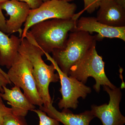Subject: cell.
<instances>
[{"mask_svg": "<svg viewBox=\"0 0 125 125\" xmlns=\"http://www.w3.org/2000/svg\"><path fill=\"white\" fill-rule=\"evenodd\" d=\"M83 12L68 19H54L42 21L31 26L28 32L43 52L49 54L54 49L64 47L69 32L74 30L76 21Z\"/></svg>", "mask_w": 125, "mask_h": 125, "instance_id": "cell-1", "label": "cell"}, {"mask_svg": "<svg viewBox=\"0 0 125 125\" xmlns=\"http://www.w3.org/2000/svg\"><path fill=\"white\" fill-rule=\"evenodd\" d=\"M19 53L26 57L32 64V73L43 106H47L52 103L49 85L51 83L59 81V75L55 73V68L52 63L47 64L43 60L44 52L34 42L28 32L25 38L21 40Z\"/></svg>", "mask_w": 125, "mask_h": 125, "instance_id": "cell-2", "label": "cell"}, {"mask_svg": "<svg viewBox=\"0 0 125 125\" xmlns=\"http://www.w3.org/2000/svg\"><path fill=\"white\" fill-rule=\"evenodd\" d=\"M96 36L88 32L74 31L69 34L64 47L52 52V58L60 69L68 75L70 69L94 44Z\"/></svg>", "mask_w": 125, "mask_h": 125, "instance_id": "cell-3", "label": "cell"}, {"mask_svg": "<svg viewBox=\"0 0 125 125\" xmlns=\"http://www.w3.org/2000/svg\"><path fill=\"white\" fill-rule=\"evenodd\" d=\"M96 44L92 46L86 53L70 69L68 76L85 84L90 77L93 78L96 83L93 88L99 93L101 85L111 89L116 88L108 79L105 74V63L102 56L98 54Z\"/></svg>", "mask_w": 125, "mask_h": 125, "instance_id": "cell-4", "label": "cell"}, {"mask_svg": "<svg viewBox=\"0 0 125 125\" xmlns=\"http://www.w3.org/2000/svg\"><path fill=\"white\" fill-rule=\"evenodd\" d=\"M32 66L25 56L18 53L7 73L11 83L23 90L24 94L34 105H43L32 73Z\"/></svg>", "mask_w": 125, "mask_h": 125, "instance_id": "cell-5", "label": "cell"}, {"mask_svg": "<svg viewBox=\"0 0 125 125\" xmlns=\"http://www.w3.org/2000/svg\"><path fill=\"white\" fill-rule=\"evenodd\" d=\"M77 9L74 3L58 0H50L43 2L40 7L30 10L24 23L21 40L25 38L31 26L36 23L54 19H68L73 18Z\"/></svg>", "mask_w": 125, "mask_h": 125, "instance_id": "cell-6", "label": "cell"}, {"mask_svg": "<svg viewBox=\"0 0 125 125\" xmlns=\"http://www.w3.org/2000/svg\"><path fill=\"white\" fill-rule=\"evenodd\" d=\"M43 52L47 60L54 65L60 78L61 84L60 92L62 98L58 103V107L60 109H76L79 103L78 99L86 98L88 94L92 92V89L85 84L63 73L49 54Z\"/></svg>", "mask_w": 125, "mask_h": 125, "instance_id": "cell-7", "label": "cell"}, {"mask_svg": "<svg viewBox=\"0 0 125 125\" xmlns=\"http://www.w3.org/2000/svg\"><path fill=\"white\" fill-rule=\"evenodd\" d=\"M103 88L109 95V102L99 106L92 105V114L101 121L103 125H124L125 117L120 109L122 97L120 89L117 87L111 89L106 85L103 86Z\"/></svg>", "mask_w": 125, "mask_h": 125, "instance_id": "cell-8", "label": "cell"}, {"mask_svg": "<svg viewBox=\"0 0 125 125\" xmlns=\"http://www.w3.org/2000/svg\"><path fill=\"white\" fill-rule=\"evenodd\" d=\"M74 31H85L91 34L95 32L97 33L95 35L97 41L107 38H118L125 41V27L108 26L99 22L95 17H81L76 21Z\"/></svg>", "mask_w": 125, "mask_h": 125, "instance_id": "cell-9", "label": "cell"}, {"mask_svg": "<svg viewBox=\"0 0 125 125\" xmlns=\"http://www.w3.org/2000/svg\"><path fill=\"white\" fill-rule=\"evenodd\" d=\"M0 6L10 16L6 20L5 33L10 35L18 32L21 38L23 32L21 27L27 20L31 10L28 5L17 0H9L0 4Z\"/></svg>", "mask_w": 125, "mask_h": 125, "instance_id": "cell-10", "label": "cell"}, {"mask_svg": "<svg viewBox=\"0 0 125 125\" xmlns=\"http://www.w3.org/2000/svg\"><path fill=\"white\" fill-rule=\"evenodd\" d=\"M39 109L48 116L55 119L64 125H90L95 118L91 111H86L79 114H73L69 109L59 112L51 104L47 106L39 107Z\"/></svg>", "mask_w": 125, "mask_h": 125, "instance_id": "cell-11", "label": "cell"}, {"mask_svg": "<svg viewBox=\"0 0 125 125\" xmlns=\"http://www.w3.org/2000/svg\"><path fill=\"white\" fill-rule=\"evenodd\" d=\"M3 92H0L2 99L7 101V104L11 106L12 114L25 117L29 111H32L36 106L29 100L20 88L14 86L10 89L6 86L3 87Z\"/></svg>", "mask_w": 125, "mask_h": 125, "instance_id": "cell-12", "label": "cell"}, {"mask_svg": "<svg viewBox=\"0 0 125 125\" xmlns=\"http://www.w3.org/2000/svg\"><path fill=\"white\" fill-rule=\"evenodd\" d=\"M96 17L99 22L114 27H125V10L113 0H101Z\"/></svg>", "mask_w": 125, "mask_h": 125, "instance_id": "cell-13", "label": "cell"}, {"mask_svg": "<svg viewBox=\"0 0 125 125\" xmlns=\"http://www.w3.org/2000/svg\"><path fill=\"white\" fill-rule=\"evenodd\" d=\"M21 39L15 35H8L0 30V65L10 69L13 64L19 50Z\"/></svg>", "mask_w": 125, "mask_h": 125, "instance_id": "cell-14", "label": "cell"}, {"mask_svg": "<svg viewBox=\"0 0 125 125\" xmlns=\"http://www.w3.org/2000/svg\"><path fill=\"white\" fill-rule=\"evenodd\" d=\"M3 125H28L24 117L16 115L11 113L4 117Z\"/></svg>", "mask_w": 125, "mask_h": 125, "instance_id": "cell-15", "label": "cell"}, {"mask_svg": "<svg viewBox=\"0 0 125 125\" xmlns=\"http://www.w3.org/2000/svg\"><path fill=\"white\" fill-rule=\"evenodd\" d=\"M32 111L38 116L39 119V125H60L59 121L48 116L46 113L40 109H34Z\"/></svg>", "mask_w": 125, "mask_h": 125, "instance_id": "cell-16", "label": "cell"}, {"mask_svg": "<svg viewBox=\"0 0 125 125\" xmlns=\"http://www.w3.org/2000/svg\"><path fill=\"white\" fill-rule=\"evenodd\" d=\"M101 0H83L84 10L92 14L99 8Z\"/></svg>", "mask_w": 125, "mask_h": 125, "instance_id": "cell-17", "label": "cell"}, {"mask_svg": "<svg viewBox=\"0 0 125 125\" xmlns=\"http://www.w3.org/2000/svg\"><path fill=\"white\" fill-rule=\"evenodd\" d=\"M11 113V108L5 105L0 95V125H3L4 117Z\"/></svg>", "mask_w": 125, "mask_h": 125, "instance_id": "cell-18", "label": "cell"}, {"mask_svg": "<svg viewBox=\"0 0 125 125\" xmlns=\"http://www.w3.org/2000/svg\"><path fill=\"white\" fill-rule=\"evenodd\" d=\"M18 1L25 2L28 5L31 10H34L40 7L43 2L42 0H17Z\"/></svg>", "mask_w": 125, "mask_h": 125, "instance_id": "cell-19", "label": "cell"}, {"mask_svg": "<svg viewBox=\"0 0 125 125\" xmlns=\"http://www.w3.org/2000/svg\"><path fill=\"white\" fill-rule=\"evenodd\" d=\"M11 82L5 77L4 75L0 72V92H3V87L8 84H11Z\"/></svg>", "mask_w": 125, "mask_h": 125, "instance_id": "cell-20", "label": "cell"}, {"mask_svg": "<svg viewBox=\"0 0 125 125\" xmlns=\"http://www.w3.org/2000/svg\"><path fill=\"white\" fill-rule=\"evenodd\" d=\"M2 10L0 6V30L5 33L6 20L2 13Z\"/></svg>", "mask_w": 125, "mask_h": 125, "instance_id": "cell-21", "label": "cell"}, {"mask_svg": "<svg viewBox=\"0 0 125 125\" xmlns=\"http://www.w3.org/2000/svg\"><path fill=\"white\" fill-rule=\"evenodd\" d=\"M115 3L125 10V0H113Z\"/></svg>", "mask_w": 125, "mask_h": 125, "instance_id": "cell-22", "label": "cell"}, {"mask_svg": "<svg viewBox=\"0 0 125 125\" xmlns=\"http://www.w3.org/2000/svg\"><path fill=\"white\" fill-rule=\"evenodd\" d=\"M0 72H1V73H2L4 75L5 77L6 78H7V79H8L9 80V81H10V80H9V78H8V76H7V73H6L5 71H3V70H2V69L0 67Z\"/></svg>", "mask_w": 125, "mask_h": 125, "instance_id": "cell-23", "label": "cell"}, {"mask_svg": "<svg viewBox=\"0 0 125 125\" xmlns=\"http://www.w3.org/2000/svg\"><path fill=\"white\" fill-rule=\"evenodd\" d=\"M59 1H66V2H70V1H73L74 0H58Z\"/></svg>", "mask_w": 125, "mask_h": 125, "instance_id": "cell-24", "label": "cell"}, {"mask_svg": "<svg viewBox=\"0 0 125 125\" xmlns=\"http://www.w3.org/2000/svg\"><path fill=\"white\" fill-rule=\"evenodd\" d=\"M7 0H0V4L3 3V2H4L5 1Z\"/></svg>", "mask_w": 125, "mask_h": 125, "instance_id": "cell-25", "label": "cell"}, {"mask_svg": "<svg viewBox=\"0 0 125 125\" xmlns=\"http://www.w3.org/2000/svg\"><path fill=\"white\" fill-rule=\"evenodd\" d=\"M43 2H46V1H48L50 0H42Z\"/></svg>", "mask_w": 125, "mask_h": 125, "instance_id": "cell-26", "label": "cell"}]
</instances>
